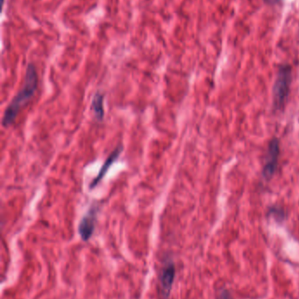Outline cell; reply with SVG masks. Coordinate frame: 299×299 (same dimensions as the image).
Masks as SVG:
<instances>
[{
	"label": "cell",
	"instance_id": "1",
	"mask_svg": "<svg viewBox=\"0 0 299 299\" xmlns=\"http://www.w3.org/2000/svg\"><path fill=\"white\" fill-rule=\"evenodd\" d=\"M38 74L35 66L29 64L25 71V81L20 91L13 97L12 102L7 107L4 112L2 125L4 127H9L15 121L17 115L24 105L29 103L32 97L35 96V91L38 87Z\"/></svg>",
	"mask_w": 299,
	"mask_h": 299
},
{
	"label": "cell",
	"instance_id": "4",
	"mask_svg": "<svg viewBox=\"0 0 299 299\" xmlns=\"http://www.w3.org/2000/svg\"><path fill=\"white\" fill-rule=\"evenodd\" d=\"M98 212V206H91L79 223L78 233L82 240L85 242L90 240L94 233Z\"/></svg>",
	"mask_w": 299,
	"mask_h": 299
},
{
	"label": "cell",
	"instance_id": "7",
	"mask_svg": "<svg viewBox=\"0 0 299 299\" xmlns=\"http://www.w3.org/2000/svg\"><path fill=\"white\" fill-rule=\"evenodd\" d=\"M104 95L100 92L95 94L92 99V109L94 112L95 116L98 120H102L104 118Z\"/></svg>",
	"mask_w": 299,
	"mask_h": 299
},
{
	"label": "cell",
	"instance_id": "8",
	"mask_svg": "<svg viewBox=\"0 0 299 299\" xmlns=\"http://www.w3.org/2000/svg\"><path fill=\"white\" fill-rule=\"evenodd\" d=\"M218 299H233V297L227 289H222L218 293Z\"/></svg>",
	"mask_w": 299,
	"mask_h": 299
},
{
	"label": "cell",
	"instance_id": "9",
	"mask_svg": "<svg viewBox=\"0 0 299 299\" xmlns=\"http://www.w3.org/2000/svg\"><path fill=\"white\" fill-rule=\"evenodd\" d=\"M263 1H264V3L269 5V6H274V5H277V3L280 2V0H263Z\"/></svg>",
	"mask_w": 299,
	"mask_h": 299
},
{
	"label": "cell",
	"instance_id": "6",
	"mask_svg": "<svg viewBox=\"0 0 299 299\" xmlns=\"http://www.w3.org/2000/svg\"><path fill=\"white\" fill-rule=\"evenodd\" d=\"M122 152V146L119 145L116 149L114 150L113 153H111L110 155L107 157V159L104 163L103 166L101 167L100 171L98 172V175L95 177L94 180L91 182L90 184V189H93L95 187L98 186V183L100 182L103 178H104L105 174L107 173L108 170L110 169L111 166L114 165V162L116 161L117 159H119L120 153Z\"/></svg>",
	"mask_w": 299,
	"mask_h": 299
},
{
	"label": "cell",
	"instance_id": "2",
	"mask_svg": "<svg viewBox=\"0 0 299 299\" xmlns=\"http://www.w3.org/2000/svg\"><path fill=\"white\" fill-rule=\"evenodd\" d=\"M291 68L289 65L281 66L277 72V79L273 88L275 109L283 110L290 96L291 84Z\"/></svg>",
	"mask_w": 299,
	"mask_h": 299
},
{
	"label": "cell",
	"instance_id": "5",
	"mask_svg": "<svg viewBox=\"0 0 299 299\" xmlns=\"http://www.w3.org/2000/svg\"><path fill=\"white\" fill-rule=\"evenodd\" d=\"M175 276H176V268L173 262H168L166 264L164 265V268L161 270V294L164 299L169 298L170 292L173 287L174 281H175Z\"/></svg>",
	"mask_w": 299,
	"mask_h": 299
},
{
	"label": "cell",
	"instance_id": "3",
	"mask_svg": "<svg viewBox=\"0 0 299 299\" xmlns=\"http://www.w3.org/2000/svg\"><path fill=\"white\" fill-rule=\"evenodd\" d=\"M279 157H280V143L277 138H274L268 143V153H267L265 165L263 166L264 178L269 180L274 176L278 166Z\"/></svg>",
	"mask_w": 299,
	"mask_h": 299
}]
</instances>
